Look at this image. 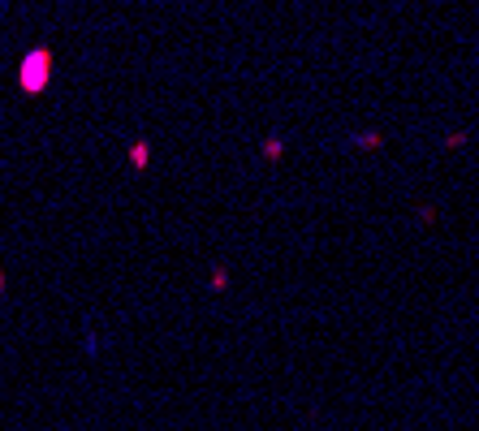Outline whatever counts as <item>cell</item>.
I'll return each instance as SVG.
<instances>
[{
    "label": "cell",
    "instance_id": "1",
    "mask_svg": "<svg viewBox=\"0 0 479 431\" xmlns=\"http://www.w3.org/2000/svg\"><path fill=\"white\" fill-rule=\"evenodd\" d=\"M52 48H30L26 56H22V65H18V87H22V95H44L48 91V82H52Z\"/></svg>",
    "mask_w": 479,
    "mask_h": 431
},
{
    "label": "cell",
    "instance_id": "2",
    "mask_svg": "<svg viewBox=\"0 0 479 431\" xmlns=\"http://www.w3.org/2000/svg\"><path fill=\"white\" fill-rule=\"evenodd\" d=\"M130 160L143 168V164H147V142H134V147H130Z\"/></svg>",
    "mask_w": 479,
    "mask_h": 431
}]
</instances>
